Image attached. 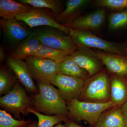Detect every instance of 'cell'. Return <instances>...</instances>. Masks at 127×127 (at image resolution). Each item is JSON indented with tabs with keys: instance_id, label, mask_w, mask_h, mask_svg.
<instances>
[{
	"instance_id": "obj_1",
	"label": "cell",
	"mask_w": 127,
	"mask_h": 127,
	"mask_svg": "<svg viewBox=\"0 0 127 127\" xmlns=\"http://www.w3.org/2000/svg\"><path fill=\"white\" fill-rule=\"evenodd\" d=\"M37 83L38 93L34 96L33 108L39 113L59 116L64 122L68 119L67 105L58 89L51 84Z\"/></svg>"
},
{
	"instance_id": "obj_2",
	"label": "cell",
	"mask_w": 127,
	"mask_h": 127,
	"mask_svg": "<svg viewBox=\"0 0 127 127\" xmlns=\"http://www.w3.org/2000/svg\"><path fill=\"white\" fill-rule=\"evenodd\" d=\"M102 69L85 79L79 100L83 101L105 103L111 101V75Z\"/></svg>"
},
{
	"instance_id": "obj_3",
	"label": "cell",
	"mask_w": 127,
	"mask_h": 127,
	"mask_svg": "<svg viewBox=\"0 0 127 127\" xmlns=\"http://www.w3.org/2000/svg\"><path fill=\"white\" fill-rule=\"evenodd\" d=\"M68 117L71 120H84L94 127L101 114L114 106L111 101L105 103L88 102L75 99L67 102Z\"/></svg>"
},
{
	"instance_id": "obj_4",
	"label": "cell",
	"mask_w": 127,
	"mask_h": 127,
	"mask_svg": "<svg viewBox=\"0 0 127 127\" xmlns=\"http://www.w3.org/2000/svg\"><path fill=\"white\" fill-rule=\"evenodd\" d=\"M68 35L79 47L95 48L104 52L118 55L123 54V49L118 43L101 39L90 31L70 28Z\"/></svg>"
},
{
	"instance_id": "obj_5",
	"label": "cell",
	"mask_w": 127,
	"mask_h": 127,
	"mask_svg": "<svg viewBox=\"0 0 127 127\" xmlns=\"http://www.w3.org/2000/svg\"><path fill=\"white\" fill-rule=\"evenodd\" d=\"M56 15L50 9L33 7L30 10L19 14L16 19L24 22L31 28L47 26L56 28L68 35L70 28L58 23Z\"/></svg>"
},
{
	"instance_id": "obj_6",
	"label": "cell",
	"mask_w": 127,
	"mask_h": 127,
	"mask_svg": "<svg viewBox=\"0 0 127 127\" xmlns=\"http://www.w3.org/2000/svg\"><path fill=\"white\" fill-rule=\"evenodd\" d=\"M34 32L41 44L48 47L71 53L79 48L69 35L56 28L50 27Z\"/></svg>"
},
{
	"instance_id": "obj_7",
	"label": "cell",
	"mask_w": 127,
	"mask_h": 127,
	"mask_svg": "<svg viewBox=\"0 0 127 127\" xmlns=\"http://www.w3.org/2000/svg\"><path fill=\"white\" fill-rule=\"evenodd\" d=\"M0 105L20 119L21 114L28 113L31 101L25 89L17 82L10 92L0 97Z\"/></svg>"
},
{
	"instance_id": "obj_8",
	"label": "cell",
	"mask_w": 127,
	"mask_h": 127,
	"mask_svg": "<svg viewBox=\"0 0 127 127\" xmlns=\"http://www.w3.org/2000/svg\"><path fill=\"white\" fill-rule=\"evenodd\" d=\"M25 60L33 79L37 83L52 84L58 73V63L50 59L33 57Z\"/></svg>"
},
{
	"instance_id": "obj_9",
	"label": "cell",
	"mask_w": 127,
	"mask_h": 127,
	"mask_svg": "<svg viewBox=\"0 0 127 127\" xmlns=\"http://www.w3.org/2000/svg\"><path fill=\"white\" fill-rule=\"evenodd\" d=\"M0 26L5 39L14 51L23 39L33 32L25 22L17 19L1 18Z\"/></svg>"
},
{
	"instance_id": "obj_10",
	"label": "cell",
	"mask_w": 127,
	"mask_h": 127,
	"mask_svg": "<svg viewBox=\"0 0 127 127\" xmlns=\"http://www.w3.org/2000/svg\"><path fill=\"white\" fill-rule=\"evenodd\" d=\"M85 81L79 78L58 73L52 84L58 88L62 96L67 102L73 99H79Z\"/></svg>"
},
{
	"instance_id": "obj_11",
	"label": "cell",
	"mask_w": 127,
	"mask_h": 127,
	"mask_svg": "<svg viewBox=\"0 0 127 127\" xmlns=\"http://www.w3.org/2000/svg\"><path fill=\"white\" fill-rule=\"evenodd\" d=\"M70 57L80 67L86 71L89 76L95 75L102 70L103 64L95 51L90 48L79 47Z\"/></svg>"
},
{
	"instance_id": "obj_12",
	"label": "cell",
	"mask_w": 127,
	"mask_h": 127,
	"mask_svg": "<svg viewBox=\"0 0 127 127\" xmlns=\"http://www.w3.org/2000/svg\"><path fill=\"white\" fill-rule=\"evenodd\" d=\"M106 14L105 8H101L89 14L80 16L71 23L62 25L75 30L90 31L97 30L104 23Z\"/></svg>"
},
{
	"instance_id": "obj_13",
	"label": "cell",
	"mask_w": 127,
	"mask_h": 127,
	"mask_svg": "<svg viewBox=\"0 0 127 127\" xmlns=\"http://www.w3.org/2000/svg\"><path fill=\"white\" fill-rule=\"evenodd\" d=\"M6 64L27 90L35 94L38 93V88L34 83V79L25 61L15 59L10 56L6 59Z\"/></svg>"
},
{
	"instance_id": "obj_14",
	"label": "cell",
	"mask_w": 127,
	"mask_h": 127,
	"mask_svg": "<svg viewBox=\"0 0 127 127\" xmlns=\"http://www.w3.org/2000/svg\"><path fill=\"white\" fill-rule=\"evenodd\" d=\"M95 52L111 75L122 78L127 76V59L122 55L100 50Z\"/></svg>"
},
{
	"instance_id": "obj_15",
	"label": "cell",
	"mask_w": 127,
	"mask_h": 127,
	"mask_svg": "<svg viewBox=\"0 0 127 127\" xmlns=\"http://www.w3.org/2000/svg\"><path fill=\"white\" fill-rule=\"evenodd\" d=\"M91 1L90 0H68L61 14L56 15L57 22L61 25L73 22L80 16L82 11Z\"/></svg>"
},
{
	"instance_id": "obj_16",
	"label": "cell",
	"mask_w": 127,
	"mask_h": 127,
	"mask_svg": "<svg viewBox=\"0 0 127 127\" xmlns=\"http://www.w3.org/2000/svg\"><path fill=\"white\" fill-rule=\"evenodd\" d=\"M41 44L35 32H33L21 42L10 56L15 59L25 60L32 56L39 50Z\"/></svg>"
},
{
	"instance_id": "obj_17",
	"label": "cell",
	"mask_w": 127,
	"mask_h": 127,
	"mask_svg": "<svg viewBox=\"0 0 127 127\" xmlns=\"http://www.w3.org/2000/svg\"><path fill=\"white\" fill-rule=\"evenodd\" d=\"M94 127H125L121 107L114 106L104 111Z\"/></svg>"
},
{
	"instance_id": "obj_18",
	"label": "cell",
	"mask_w": 127,
	"mask_h": 127,
	"mask_svg": "<svg viewBox=\"0 0 127 127\" xmlns=\"http://www.w3.org/2000/svg\"><path fill=\"white\" fill-rule=\"evenodd\" d=\"M33 7L30 5L12 0H0V17L6 20L16 19L19 14L30 10Z\"/></svg>"
},
{
	"instance_id": "obj_19",
	"label": "cell",
	"mask_w": 127,
	"mask_h": 127,
	"mask_svg": "<svg viewBox=\"0 0 127 127\" xmlns=\"http://www.w3.org/2000/svg\"><path fill=\"white\" fill-rule=\"evenodd\" d=\"M111 101L121 106L127 101V83L122 78L111 75Z\"/></svg>"
},
{
	"instance_id": "obj_20",
	"label": "cell",
	"mask_w": 127,
	"mask_h": 127,
	"mask_svg": "<svg viewBox=\"0 0 127 127\" xmlns=\"http://www.w3.org/2000/svg\"><path fill=\"white\" fill-rule=\"evenodd\" d=\"M58 73L84 79L89 76L86 71L80 67L70 56L61 62L58 63Z\"/></svg>"
},
{
	"instance_id": "obj_21",
	"label": "cell",
	"mask_w": 127,
	"mask_h": 127,
	"mask_svg": "<svg viewBox=\"0 0 127 127\" xmlns=\"http://www.w3.org/2000/svg\"><path fill=\"white\" fill-rule=\"evenodd\" d=\"M73 53L57 50L41 44L38 51L32 57L46 58L59 63L70 56Z\"/></svg>"
},
{
	"instance_id": "obj_22",
	"label": "cell",
	"mask_w": 127,
	"mask_h": 127,
	"mask_svg": "<svg viewBox=\"0 0 127 127\" xmlns=\"http://www.w3.org/2000/svg\"><path fill=\"white\" fill-rule=\"evenodd\" d=\"M18 1L33 7L50 9L56 15L61 14L65 9L63 2L60 0H20Z\"/></svg>"
},
{
	"instance_id": "obj_23",
	"label": "cell",
	"mask_w": 127,
	"mask_h": 127,
	"mask_svg": "<svg viewBox=\"0 0 127 127\" xmlns=\"http://www.w3.org/2000/svg\"><path fill=\"white\" fill-rule=\"evenodd\" d=\"M17 77L10 70L4 67L0 70V94L5 95L12 90L16 83Z\"/></svg>"
},
{
	"instance_id": "obj_24",
	"label": "cell",
	"mask_w": 127,
	"mask_h": 127,
	"mask_svg": "<svg viewBox=\"0 0 127 127\" xmlns=\"http://www.w3.org/2000/svg\"><path fill=\"white\" fill-rule=\"evenodd\" d=\"M28 112L33 113L37 117L38 119L37 127H54L63 121V119L59 116L44 115L32 107L28 109Z\"/></svg>"
},
{
	"instance_id": "obj_25",
	"label": "cell",
	"mask_w": 127,
	"mask_h": 127,
	"mask_svg": "<svg viewBox=\"0 0 127 127\" xmlns=\"http://www.w3.org/2000/svg\"><path fill=\"white\" fill-rule=\"evenodd\" d=\"M108 27L115 31L127 26V10L111 13L108 17Z\"/></svg>"
},
{
	"instance_id": "obj_26",
	"label": "cell",
	"mask_w": 127,
	"mask_h": 127,
	"mask_svg": "<svg viewBox=\"0 0 127 127\" xmlns=\"http://www.w3.org/2000/svg\"><path fill=\"white\" fill-rule=\"evenodd\" d=\"M31 120H17L5 110H0V127H22L29 124Z\"/></svg>"
},
{
	"instance_id": "obj_27",
	"label": "cell",
	"mask_w": 127,
	"mask_h": 127,
	"mask_svg": "<svg viewBox=\"0 0 127 127\" xmlns=\"http://www.w3.org/2000/svg\"><path fill=\"white\" fill-rule=\"evenodd\" d=\"M94 4L97 7H106L111 10L127 9V0H96Z\"/></svg>"
},
{
	"instance_id": "obj_28",
	"label": "cell",
	"mask_w": 127,
	"mask_h": 127,
	"mask_svg": "<svg viewBox=\"0 0 127 127\" xmlns=\"http://www.w3.org/2000/svg\"><path fill=\"white\" fill-rule=\"evenodd\" d=\"M64 127H83L81 126H80L77 124L75 123L73 120L71 119H67L64 122Z\"/></svg>"
},
{
	"instance_id": "obj_29",
	"label": "cell",
	"mask_w": 127,
	"mask_h": 127,
	"mask_svg": "<svg viewBox=\"0 0 127 127\" xmlns=\"http://www.w3.org/2000/svg\"><path fill=\"white\" fill-rule=\"evenodd\" d=\"M124 118L125 127H127V101L121 106Z\"/></svg>"
},
{
	"instance_id": "obj_30",
	"label": "cell",
	"mask_w": 127,
	"mask_h": 127,
	"mask_svg": "<svg viewBox=\"0 0 127 127\" xmlns=\"http://www.w3.org/2000/svg\"><path fill=\"white\" fill-rule=\"evenodd\" d=\"M6 55L5 52L4 48L2 46H1L0 47V61L2 63L4 61V59H5Z\"/></svg>"
},
{
	"instance_id": "obj_31",
	"label": "cell",
	"mask_w": 127,
	"mask_h": 127,
	"mask_svg": "<svg viewBox=\"0 0 127 127\" xmlns=\"http://www.w3.org/2000/svg\"><path fill=\"white\" fill-rule=\"evenodd\" d=\"M37 125H38V121L34 120L33 121H32L31 122L26 126L22 127H37Z\"/></svg>"
},
{
	"instance_id": "obj_32",
	"label": "cell",
	"mask_w": 127,
	"mask_h": 127,
	"mask_svg": "<svg viewBox=\"0 0 127 127\" xmlns=\"http://www.w3.org/2000/svg\"><path fill=\"white\" fill-rule=\"evenodd\" d=\"M54 127H64V124H62V123H60L58 125H56Z\"/></svg>"
}]
</instances>
